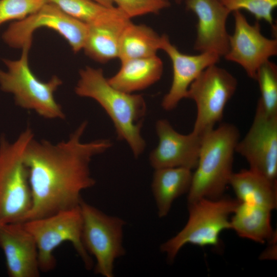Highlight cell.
I'll list each match as a JSON object with an SVG mask.
<instances>
[{"label":"cell","mask_w":277,"mask_h":277,"mask_svg":"<svg viewBox=\"0 0 277 277\" xmlns=\"http://www.w3.org/2000/svg\"><path fill=\"white\" fill-rule=\"evenodd\" d=\"M87 125L84 121L68 139L57 143L38 141L34 136L28 142L23 160L32 205L24 221L78 206L83 191L95 185L90 169L91 161L109 149L112 143L108 139L83 142Z\"/></svg>","instance_id":"cell-1"},{"label":"cell","mask_w":277,"mask_h":277,"mask_svg":"<svg viewBox=\"0 0 277 277\" xmlns=\"http://www.w3.org/2000/svg\"><path fill=\"white\" fill-rule=\"evenodd\" d=\"M79 74L75 93L92 98L101 106L111 119L117 138L126 141L134 156L138 157L146 147L141 132L147 110L143 96L115 88L101 68L86 67Z\"/></svg>","instance_id":"cell-2"},{"label":"cell","mask_w":277,"mask_h":277,"mask_svg":"<svg viewBox=\"0 0 277 277\" xmlns=\"http://www.w3.org/2000/svg\"><path fill=\"white\" fill-rule=\"evenodd\" d=\"M240 136L237 127L224 123L203 137L188 192V204L203 198L222 197L233 173L234 154Z\"/></svg>","instance_id":"cell-3"},{"label":"cell","mask_w":277,"mask_h":277,"mask_svg":"<svg viewBox=\"0 0 277 277\" xmlns=\"http://www.w3.org/2000/svg\"><path fill=\"white\" fill-rule=\"evenodd\" d=\"M34 134L29 128L12 142L0 138V225L23 222L32 205L28 173L23 160Z\"/></svg>","instance_id":"cell-4"},{"label":"cell","mask_w":277,"mask_h":277,"mask_svg":"<svg viewBox=\"0 0 277 277\" xmlns=\"http://www.w3.org/2000/svg\"><path fill=\"white\" fill-rule=\"evenodd\" d=\"M31 45L23 47L19 59H3L7 69H0V88L12 94L15 104L22 108L33 111L45 118L64 119L65 113L54 95L62 81L54 75L43 82L34 74L28 62Z\"/></svg>","instance_id":"cell-5"},{"label":"cell","mask_w":277,"mask_h":277,"mask_svg":"<svg viewBox=\"0 0 277 277\" xmlns=\"http://www.w3.org/2000/svg\"><path fill=\"white\" fill-rule=\"evenodd\" d=\"M239 203L238 200L221 197L203 198L188 204L189 216L185 226L160 246L168 262H173L181 248L188 244L218 247L220 235L223 231L230 229L229 217Z\"/></svg>","instance_id":"cell-6"},{"label":"cell","mask_w":277,"mask_h":277,"mask_svg":"<svg viewBox=\"0 0 277 277\" xmlns=\"http://www.w3.org/2000/svg\"><path fill=\"white\" fill-rule=\"evenodd\" d=\"M23 223L36 243L41 272H49L55 268L53 251L66 242L72 244L86 268L91 269L92 258L82 241L83 218L80 205Z\"/></svg>","instance_id":"cell-7"},{"label":"cell","mask_w":277,"mask_h":277,"mask_svg":"<svg viewBox=\"0 0 277 277\" xmlns=\"http://www.w3.org/2000/svg\"><path fill=\"white\" fill-rule=\"evenodd\" d=\"M80 207L83 218L82 241L87 251L95 259V272L113 277L115 260L126 253L123 244L126 222L83 200Z\"/></svg>","instance_id":"cell-8"},{"label":"cell","mask_w":277,"mask_h":277,"mask_svg":"<svg viewBox=\"0 0 277 277\" xmlns=\"http://www.w3.org/2000/svg\"><path fill=\"white\" fill-rule=\"evenodd\" d=\"M238 86L236 78L216 64L203 70L191 83L186 98L194 101L196 116L192 131L204 136L223 117L225 107Z\"/></svg>","instance_id":"cell-9"},{"label":"cell","mask_w":277,"mask_h":277,"mask_svg":"<svg viewBox=\"0 0 277 277\" xmlns=\"http://www.w3.org/2000/svg\"><path fill=\"white\" fill-rule=\"evenodd\" d=\"M41 27L57 32L66 39L74 52L83 49L88 26L50 2L26 18L10 24L4 32L2 38L10 47L22 48L27 44H32L34 32Z\"/></svg>","instance_id":"cell-10"},{"label":"cell","mask_w":277,"mask_h":277,"mask_svg":"<svg viewBox=\"0 0 277 277\" xmlns=\"http://www.w3.org/2000/svg\"><path fill=\"white\" fill-rule=\"evenodd\" d=\"M235 152L244 157L249 169L277 182V115H269L258 102L252 123Z\"/></svg>","instance_id":"cell-11"},{"label":"cell","mask_w":277,"mask_h":277,"mask_svg":"<svg viewBox=\"0 0 277 277\" xmlns=\"http://www.w3.org/2000/svg\"><path fill=\"white\" fill-rule=\"evenodd\" d=\"M233 15L234 29L229 36V49L224 57L240 65L255 80L259 68L277 54V39L263 35L259 21L250 24L241 11H233Z\"/></svg>","instance_id":"cell-12"},{"label":"cell","mask_w":277,"mask_h":277,"mask_svg":"<svg viewBox=\"0 0 277 277\" xmlns=\"http://www.w3.org/2000/svg\"><path fill=\"white\" fill-rule=\"evenodd\" d=\"M155 130L159 143L149 155L150 164L154 169L196 168L203 136L192 131L188 134H181L165 119L156 122Z\"/></svg>","instance_id":"cell-13"},{"label":"cell","mask_w":277,"mask_h":277,"mask_svg":"<svg viewBox=\"0 0 277 277\" xmlns=\"http://www.w3.org/2000/svg\"><path fill=\"white\" fill-rule=\"evenodd\" d=\"M186 8L197 18L194 49L224 56L229 49L226 23L231 12L219 0H185Z\"/></svg>","instance_id":"cell-14"},{"label":"cell","mask_w":277,"mask_h":277,"mask_svg":"<svg viewBox=\"0 0 277 277\" xmlns=\"http://www.w3.org/2000/svg\"><path fill=\"white\" fill-rule=\"evenodd\" d=\"M161 49L167 53L172 65L171 85L161 104L164 110L170 111L182 99L186 98L190 85L201 72L209 66L216 64L221 57L212 52H201L196 55L183 53L171 43L166 34L162 35Z\"/></svg>","instance_id":"cell-15"},{"label":"cell","mask_w":277,"mask_h":277,"mask_svg":"<svg viewBox=\"0 0 277 277\" xmlns=\"http://www.w3.org/2000/svg\"><path fill=\"white\" fill-rule=\"evenodd\" d=\"M0 248L10 277H38L37 247L23 222L0 225Z\"/></svg>","instance_id":"cell-16"},{"label":"cell","mask_w":277,"mask_h":277,"mask_svg":"<svg viewBox=\"0 0 277 277\" xmlns=\"http://www.w3.org/2000/svg\"><path fill=\"white\" fill-rule=\"evenodd\" d=\"M131 19L117 7L105 19L88 26L83 49L93 60L105 63L118 58L122 33Z\"/></svg>","instance_id":"cell-17"},{"label":"cell","mask_w":277,"mask_h":277,"mask_svg":"<svg viewBox=\"0 0 277 277\" xmlns=\"http://www.w3.org/2000/svg\"><path fill=\"white\" fill-rule=\"evenodd\" d=\"M121 63L118 71L107 79L113 87L126 93L149 87L160 80L163 72V63L156 55Z\"/></svg>","instance_id":"cell-18"},{"label":"cell","mask_w":277,"mask_h":277,"mask_svg":"<svg viewBox=\"0 0 277 277\" xmlns=\"http://www.w3.org/2000/svg\"><path fill=\"white\" fill-rule=\"evenodd\" d=\"M151 184L152 191L159 217H165L173 202L188 193L192 182V170L183 167L154 169Z\"/></svg>","instance_id":"cell-19"},{"label":"cell","mask_w":277,"mask_h":277,"mask_svg":"<svg viewBox=\"0 0 277 277\" xmlns=\"http://www.w3.org/2000/svg\"><path fill=\"white\" fill-rule=\"evenodd\" d=\"M271 212L259 205L240 202L230 219V229L241 238L259 243L269 242L276 236L271 226Z\"/></svg>","instance_id":"cell-20"},{"label":"cell","mask_w":277,"mask_h":277,"mask_svg":"<svg viewBox=\"0 0 277 277\" xmlns=\"http://www.w3.org/2000/svg\"><path fill=\"white\" fill-rule=\"evenodd\" d=\"M229 185L240 202L259 205L273 210L277 207V182L250 169L232 174Z\"/></svg>","instance_id":"cell-21"},{"label":"cell","mask_w":277,"mask_h":277,"mask_svg":"<svg viewBox=\"0 0 277 277\" xmlns=\"http://www.w3.org/2000/svg\"><path fill=\"white\" fill-rule=\"evenodd\" d=\"M162 35L151 27L130 21L122 33L118 58L121 62L156 55L161 49Z\"/></svg>","instance_id":"cell-22"},{"label":"cell","mask_w":277,"mask_h":277,"mask_svg":"<svg viewBox=\"0 0 277 277\" xmlns=\"http://www.w3.org/2000/svg\"><path fill=\"white\" fill-rule=\"evenodd\" d=\"M72 17L90 25L112 14L116 7H107L92 0H47Z\"/></svg>","instance_id":"cell-23"},{"label":"cell","mask_w":277,"mask_h":277,"mask_svg":"<svg viewBox=\"0 0 277 277\" xmlns=\"http://www.w3.org/2000/svg\"><path fill=\"white\" fill-rule=\"evenodd\" d=\"M255 81L258 83L261 97L258 102L269 115H277V67L267 61L259 69Z\"/></svg>","instance_id":"cell-24"},{"label":"cell","mask_w":277,"mask_h":277,"mask_svg":"<svg viewBox=\"0 0 277 277\" xmlns=\"http://www.w3.org/2000/svg\"><path fill=\"white\" fill-rule=\"evenodd\" d=\"M231 12L245 10L256 19L264 20L273 27L272 12L277 6V0H219Z\"/></svg>","instance_id":"cell-25"},{"label":"cell","mask_w":277,"mask_h":277,"mask_svg":"<svg viewBox=\"0 0 277 277\" xmlns=\"http://www.w3.org/2000/svg\"><path fill=\"white\" fill-rule=\"evenodd\" d=\"M47 0H0V26L23 19L39 10Z\"/></svg>","instance_id":"cell-26"},{"label":"cell","mask_w":277,"mask_h":277,"mask_svg":"<svg viewBox=\"0 0 277 277\" xmlns=\"http://www.w3.org/2000/svg\"><path fill=\"white\" fill-rule=\"evenodd\" d=\"M117 7L127 17L143 15L149 13L158 14L168 8L169 0H112Z\"/></svg>","instance_id":"cell-27"},{"label":"cell","mask_w":277,"mask_h":277,"mask_svg":"<svg viewBox=\"0 0 277 277\" xmlns=\"http://www.w3.org/2000/svg\"><path fill=\"white\" fill-rule=\"evenodd\" d=\"M270 246L265 250L261 255L262 260H272L276 258V236L273 238L271 240L269 241Z\"/></svg>","instance_id":"cell-28"},{"label":"cell","mask_w":277,"mask_h":277,"mask_svg":"<svg viewBox=\"0 0 277 277\" xmlns=\"http://www.w3.org/2000/svg\"><path fill=\"white\" fill-rule=\"evenodd\" d=\"M102 5L107 7H113V2L112 0H92Z\"/></svg>","instance_id":"cell-29"},{"label":"cell","mask_w":277,"mask_h":277,"mask_svg":"<svg viewBox=\"0 0 277 277\" xmlns=\"http://www.w3.org/2000/svg\"><path fill=\"white\" fill-rule=\"evenodd\" d=\"M174 1L177 4H181L182 2L184 1L185 0H174Z\"/></svg>","instance_id":"cell-30"}]
</instances>
